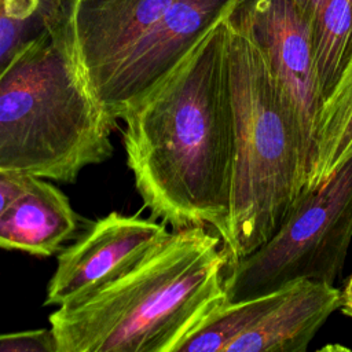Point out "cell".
<instances>
[{
	"instance_id": "8992f818",
	"label": "cell",
	"mask_w": 352,
	"mask_h": 352,
	"mask_svg": "<svg viewBox=\"0 0 352 352\" xmlns=\"http://www.w3.org/2000/svg\"><path fill=\"white\" fill-rule=\"evenodd\" d=\"M260 3V8L248 18L294 125L307 184L322 109L311 25L300 0H261Z\"/></svg>"
},
{
	"instance_id": "30bf717a",
	"label": "cell",
	"mask_w": 352,
	"mask_h": 352,
	"mask_svg": "<svg viewBox=\"0 0 352 352\" xmlns=\"http://www.w3.org/2000/svg\"><path fill=\"white\" fill-rule=\"evenodd\" d=\"M342 307V292L316 280H298L227 352H305L327 320Z\"/></svg>"
},
{
	"instance_id": "6da1fadb",
	"label": "cell",
	"mask_w": 352,
	"mask_h": 352,
	"mask_svg": "<svg viewBox=\"0 0 352 352\" xmlns=\"http://www.w3.org/2000/svg\"><path fill=\"white\" fill-rule=\"evenodd\" d=\"M230 12L120 118L128 168L153 217L173 230L209 227L221 241L227 232L234 148Z\"/></svg>"
},
{
	"instance_id": "277c9868",
	"label": "cell",
	"mask_w": 352,
	"mask_h": 352,
	"mask_svg": "<svg viewBox=\"0 0 352 352\" xmlns=\"http://www.w3.org/2000/svg\"><path fill=\"white\" fill-rule=\"evenodd\" d=\"M114 126L45 22L0 73V169L73 183L111 157Z\"/></svg>"
},
{
	"instance_id": "2e32d148",
	"label": "cell",
	"mask_w": 352,
	"mask_h": 352,
	"mask_svg": "<svg viewBox=\"0 0 352 352\" xmlns=\"http://www.w3.org/2000/svg\"><path fill=\"white\" fill-rule=\"evenodd\" d=\"M0 352H58L52 329L0 333Z\"/></svg>"
},
{
	"instance_id": "ac0fdd59",
	"label": "cell",
	"mask_w": 352,
	"mask_h": 352,
	"mask_svg": "<svg viewBox=\"0 0 352 352\" xmlns=\"http://www.w3.org/2000/svg\"><path fill=\"white\" fill-rule=\"evenodd\" d=\"M344 304H352V274L346 282V286L342 292V305Z\"/></svg>"
},
{
	"instance_id": "7a4b0ae2",
	"label": "cell",
	"mask_w": 352,
	"mask_h": 352,
	"mask_svg": "<svg viewBox=\"0 0 352 352\" xmlns=\"http://www.w3.org/2000/svg\"><path fill=\"white\" fill-rule=\"evenodd\" d=\"M227 265L216 231L173 230L135 265L48 316L58 352H175L227 301Z\"/></svg>"
},
{
	"instance_id": "e0dca14e",
	"label": "cell",
	"mask_w": 352,
	"mask_h": 352,
	"mask_svg": "<svg viewBox=\"0 0 352 352\" xmlns=\"http://www.w3.org/2000/svg\"><path fill=\"white\" fill-rule=\"evenodd\" d=\"M30 176L21 172L0 169V216L26 188Z\"/></svg>"
},
{
	"instance_id": "d6986e66",
	"label": "cell",
	"mask_w": 352,
	"mask_h": 352,
	"mask_svg": "<svg viewBox=\"0 0 352 352\" xmlns=\"http://www.w3.org/2000/svg\"><path fill=\"white\" fill-rule=\"evenodd\" d=\"M341 309H342V312H344L346 316H349V318L352 319V305H342Z\"/></svg>"
},
{
	"instance_id": "8fae6325",
	"label": "cell",
	"mask_w": 352,
	"mask_h": 352,
	"mask_svg": "<svg viewBox=\"0 0 352 352\" xmlns=\"http://www.w3.org/2000/svg\"><path fill=\"white\" fill-rule=\"evenodd\" d=\"M78 216L54 184L30 176L26 188L0 216V248L51 256L72 239Z\"/></svg>"
},
{
	"instance_id": "4fadbf2b",
	"label": "cell",
	"mask_w": 352,
	"mask_h": 352,
	"mask_svg": "<svg viewBox=\"0 0 352 352\" xmlns=\"http://www.w3.org/2000/svg\"><path fill=\"white\" fill-rule=\"evenodd\" d=\"M352 155V54L323 102L315 133L311 172L304 191L322 186Z\"/></svg>"
},
{
	"instance_id": "52a82bcc",
	"label": "cell",
	"mask_w": 352,
	"mask_h": 352,
	"mask_svg": "<svg viewBox=\"0 0 352 352\" xmlns=\"http://www.w3.org/2000/svg\"><path fill=\"white\" fill-rule=\"evenodd\" d=\"M176 0H58L45 25L89 91ZM95 96V95H94Z\"/></svg>"
},
{
	"instance_id": "ffe728a7",
	"label": "cell",
	"mask_w": 352,
	"mask_h": 352,
	"mask_svg": "<svg viewBox=\"0 0 352 352\" xmlns=\"http://www.w3.org/2000/svg\"><path fill=\"white\" fill-rule=\"evenodd\" d=\"M344 305H352V304H344Z\"/></svg>"
},
{
	"instance_id": "5bb4252c",
	"label": "cell",
	"mask_w": 352,
	"mask_h": 352,
	"mask_svg": "<svg viewBox=\"0 0 352 352\" xmlns=\"http://www.w3.org/2000/svg\"><path fill=\"white\" fill-rule=\"evenodd\" d=\"M292 285L268 294L226 301L187 333L175 352H227L230 344L258 323Z\"/></svg>"
},
{
	"instance_id": "7c38bea8",
	"label": "cell",
	"mask_w": 352,
	"mask_h": 352,
	"mask_svg": "<svg viewBox=\"0 0 352 352\" xmlns=\"http://www.w3.org/2000/svg\"><path fill=\"white\" fill-rule=\"evenodd\" d=\"M312 34L318 87L323 102L334 91L352 54V0H300Z\"/></svg>"
},
{
	"instance_id": "3957f363",
	"label": "cell",
	"mask_w": 352,
	"mask_h": 352,
	"mask_svg": "<svg viewBox=\"0 0 352 352\" xmlns=\"http://www.w3.org/2000/svg\"><path fill=\"white\" fill-rule=\"evenodd\" d=\"M234 110L230 212L223 248L228 264L265 243L305 187L297 133L248 15L227 16Z\"/></svg>"
},
{
	"instance_id": "9a60e30c",
	"label": "cell",
	"mask_w": 352,
	"mask_h": 352,
	"mask_svg": "<svg viewBox=\"0 0 352 352\" xmlns=\"http://www.w3.org/2000/svg\"><path fill=\"white\" fill-rule=\"evenodd\" d=\"M44 0H0V73L16 50L41 30Z\"/></svg>"
},
{
	"instance_id": "9c48e42d",
	"label": "cell",
	"mask_w": 352,
	"mask_h": 352,
	"mask_svg": "<svg viewBox=\"0 0 352 352\" xmlns=\"http://www.w3.org/2000/svg\"><path fill=\"white\" fill-rule=\"evenodd\" d=\"M172 231L164 221L111 212L58 256L44 305H65L114 279L161 245Z\"/></svg>"
},
{
	"instance_id": "ba28073f",
	"label": "cell",
	"mask_w": 352,
	"mask_h": 352,
	"mask_svg": "<svg viewBox=\"0 0 352 352\" xmlns=\"http://www.w3.org/2000/svg\"><path fill=\"white\" fill-rule=\"evenodd\" d=\"M232 0H176L110 69L95 98L116 122L125 109L160 82Z\"/></svg>"
},
{
	"instance_id": "5b68a950",
	"label": "cell",
	"mask_w": 352,
	"mask_h": 352,
	"mask_svg": "<svg viewBox=\"0 0 352 352\" xmlns=\"http://www.w3.org/2000/svg\"><path fill=\"white\" fill-rule=\"evenodd\" d=\"M352 239V155L319 187L302 191L275 234L226 268L227 301L298 280L334 285Z\"/></svg>"
}]
</instances>
